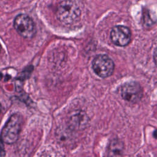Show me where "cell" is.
I'll return each mask as SVG.
<instances>
[{
    "instance_id": "obj_9",
    "label": "cell",
    "mask_w": 157,
    "mask_h": 157,
    "mask_svg": "<svg viewBox=\"0 0 157 157\" xmlns=\"http://www.w3.org/2000/svg\"><path fill=\"white\" fill-rule=\"evenodd\" d=\"M153 59H154V62L155 63V65L157 66V48L154 51Z\"/></svg>"
},
{
    "instance_id": "obj_5",
    "label": "cell",
    "mask_w": 157,
    "mask_h": 157,
    "mask_svg": "<svg viewBox=\"0 0 157 157\" xmlns=\"http://www.w3.org/2000/svg\"><path fill=\"white\" fill-rule=\"evenodd\" d=\"M121 94L122 98L126 101L136 103L139 101L142 97V88L136 82H129L122 86Z\"/></svg>"
},
{
    "instance_id": "obj_6",
    "label": "cell",
    "mask_w": 157,
    "mask_h": 157,
    "mask_svg": "<svg viewBox=\"0 0 157 157\" xmlns=\"http://www.w3.org/2000/svg\"><path fill=\"white\" fill-rule=\"evenodd\" d=\"M131 38V33L129 29L124 26H115L112 28L110 33L112 42L120 47L127 45L129 43Z\"/></svg>"
},
{
    "instance_id": "obj_11",
    "label": "cell",
    "mask_w": 157,
    "mask_h": 157,
    "mask_svg": "<svg viewBox=\"0 0 157 157\" xmlns=\"http://www.w3.org/2000/svg\"><path fill=\"white\" fill-rule=\"evenodd\" d=\"M1 45H0V52H1Z\"/></svg>"
},
{
    "instance_id": "obj_4",
    "label": "cell",
    "mask_w": 157,
    "mask_h": 157,
    "mask_svg": "<svg viewBox=\"0 0 157 157\" xmlns=\"http://www.w3.org/2000/svg\"><path fill=\"white\" fill-rule=\"evenodd\" d=\"M94 72L101 78L110 76L114 71V63L112 59L105 55H99L92 62Z\"/></svg>"
},
{
    "instance_id": "obj_7",
    "label": "cell",
    "mask_w": 157,
    "mask_h": 157,
    "mask_svg": "<svg viewBox=\"0 0 157 157\" xmlns=\"http://www.w3.org/2000/svg\"><path fill=\"white\" fill-rule=\"evenodd\" d=\"M89 118L86 114L79 112L73 114L69 118V126L75 130H80L85 128L88 123Z\"/></svg>"
},
{
    "instance_id": "obj_2",
    "label": "cell",
    "mask_w": 157,
    "mask_h": 157,
    "mask_svg": "<svg viewBox=\"0 0 157 157\" xmlns=\"http://www.w3.org/2000/svg\"><path fill=\"white\" fill-rule=\"evenodd\" d=\"M21 126V117L18 114L12 115L2 130L1 139L2 141L7 144L15 143L18 138Z\"/></svg>"
},
{
    "instance_id": "obj_3",
    "label": "cell",
    "mask_w": 157,
    "mask_h": 157,
    "mask_svg": "<svg viewBox=\"0 0 157 157\" xmlns=\"http://www.w3.org/2000/svg\"><path fill=\"white\" fill-rule=\"evenodd\" d=\"M13 26L17 32L24 38L31 39L36 34L35 25L28 15L20 14L17 15L14 20Z\"/></svg>"
},
{
    "instance_id": "obj_1",
    "label": "cell",
    "mask_w": 157,
    "mask_h": 157,
    "mask_svg": "<svg viewBox=\"0 0 157 157\" xmlns=\"http://www.w3.org/2000/svg\"><path fill=\"white\" fill-rule=\"evenodd\" d=\"M81 12L77 4L71 0H64L57 6L56 16L63 23L70 25L78 21Z\"/></svg>"
},
{
    "instance_id": "obj_10",
    "label": "cell",
    "mask_w": 157,
    "mask_h": 157,
    "mask_svg": "<svg viewBox=\"0 0 157 157\" xmlns=\"http://www.w3.org/2000/svg\"><path fill=\"white\" fill-rule=\"evenodd\" d=\"M1 105L0 104V113H1Z\"/></svg>"
},
{
    "instance_id": "obj_8",
    "label": "cell",
    "mask_w": 157,
    "mask_h": 157,
    "mask_svg": "<svg viewBox=\"0 0 157 157\" xmlns=\"http://www.w3.org/2000/svg\"><path fill=\"white\" fill-rule=\"evenodd\" d=\"M123 150V145L119 140H113L109 146V155L120 156L122 155Z\"/></svg>"
}]
</instances>
